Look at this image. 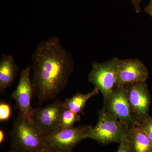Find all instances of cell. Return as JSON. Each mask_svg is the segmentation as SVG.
Wrapping results in <instances>:
<instances>
[{"instance_id": "ffe728a7", "label": "cell", "mask_w": 152, "mask_h": 152, "mask_svg": "<svg viewBox=\"0 0 152 152\" xmlns=\"http://www.w3.org/2000/svg\"><path fill=\"white\" fill-rule=\"evenodd\" d=\"M5 138V134L4 132L1 129H0V143L2 144Z\"/></svg>"}, {"instance_id": "7a4b0ae2", "label": "cell", "mask_w": 152, "mask_h": 152, "mask_svg": "<svg viewBox=\"0 0 152 152\" xmlns=\"http://www.w3.org/2000/svg\"><path fill=\"white\" fill-rule=\"evenodd\" d=\"M47 136L34 123L20 114L10 132L13 149L29 152H45Z\"/></svg>"}, {"instance_id": "30bf717a", "label": "cell", "mask_w": 152, "mask_h": 152, "mask_svg": "<svg viewBox=\"0 0 152 152\" xmlns=\"http://www.w3.org/2000/svg\"><path fill=\"white\" fill-rule=\"evenodd\" d=\"M125 87L133 115L139 125L149 117L151 98L146 83H137Z\"/></svg>"}, {"instance_id": "5b68a950", "label": "cell", "mask_w": 152, "mask_h": 152, "mask_svg": "<svg viewBox=\"0 0 152 152\" xmlns=\"http://www.w3.org/2000/svg\"><path fill=\"white\" fill-rule=\"evenodd\" d=\"M119 59L114 58L106 62L94 63L88 76V81L102 93L104 103L113 91L117 84V67Z\"/></svg>"}, {"instance_id": "ac0fdd59", "label": "cell", "mask_w": 152, "mask_h": 152, "mask_svg": "<svg viewBox=\"0 0 152 152\" xmlns=\"http://www.w3.org/2000/svg\"><path fill=\"white\" fill-rule=\"evenodd\" d=\"M133 6L135 9L137 13H140V3L141 2V0H131Z\"/></svg>"}, {"instance_id": "277c9868", "label": "cell", "mask_w": 152, "mask_h": 152, "mask_svg": "<svg viewBox=\"0 0 152 152\" xmlns=\"http://www.w3.org/2000/svg\"><path fill=\"white\" fill-rule=\"evenodd\" d=\"M92 128L91 126L86 125L72 127L61 129L47 135L45 152H72L77 144L86 139Z\"/></svg>"}, {"instance_id": "2e32d148", "label": "cell", "mask_w": 152, "mask_h": 152, "mask_svg": "<svg viewBox=\"0 0 152 152\" xmlns=\"http://www.w3.org/2000/svg\"><path fill=\"white\" fill-rule=\"evenodd\" d=\"M12 110L8 104L1 102L0 104V121L1 122L7 121L11 116Z\"/></svg>"}, {"instance_id": "7c38bea8", "label": "cell", "mask_w": 152, "mask_h": 152, "mask_svg": "<svg viewBox=\"0 0 152 152\" xmlns=\"http://www.w3.org/2000/svg\"><path fill=\"white\" fill-rule=\"evenodd\" d=\"M132 152H152V141L138 126H133L126 131Z\"/></svg>"}, {"instance_id": "3957f363", "label": "cell", "mask_w": 152, "mask_h": 152, "mask_svg": "<svg viewBox=\"0 0 152 152\" xmlns=\"http://www.w3.org/2000/svg\"><path fill=\"white\" fill-rule=\"evenodd\" d=\"M126 130L116 117L104 107L99 113L97 123L86 139H92L103 144L120 142Z\"/></svg>"}, {"instance_id": "9c48e42d", "label": "cell", "mask_w": 152, "mask_h": 152, "mask_svg": "<svg viewBox=\"0 0 152 152\" xmlns=\"http://www.w3.org/2000/svg\"><path fill=\"white\" fill-rule=\"evenodd\" d=\"M148 71L143 63L138 59L119 60L117 72L116 86H126L145 82Z\"/></svg>"}, {"instance_id": "8992f818", "label": "cell", "mask_w": 152, "mask_h": 152, "mask_svg": "<svg viewBox=\"0 0 152 152\" xmlns=\"http://www.w3.org/2000/svg\"><path fill=\"white\" fill-rule=\"evenodd\" d=\"M104 107L116 117L126 129L138 125L131 110L126 87H116Z\"/></svg>"}, {"instance_id": "4fadbf2b", "label": "cell", "mask_w": 152, "mask_h": 152, "mask_svg": "<svg viewBox=\"0 0 152 152\" xmlns=\"http://www.w3.org/2000/svg\"><path fill=\"white\" fill-rule=\"evenodd\" d=\"M99 89L95 88L92 91L86 94L77 93L72 97L66 99L63 102L64 108L68 109L76 114H83L87 101L99 93Z\"/></svg>"}, {"instance_id": "d6986e66", "label": "cell", "mask_w": 152, "mask_h": 152, "mask_svg": "<svg viewBox=\"0 0 152 152\" xmlns=\"http://www.w3.org/2000/svg\"><path fill=\"white\" fill-rule=\"evenodd\" d=\"M145 12L152 17V0H150L149 4L144 9Z\"/></svg>"}, {"instance_id": "9a60e30c", "label": "cell", "mask_w": 152, "mask_h": 152, "mask_svg": "<svg viewBox=\"0 0 152 152\" xmlns=\"http://www.w3.org/2000/svg\"><path fill=\"white\" fill-rule=\"evenodd\" d=\"M138 126L152 141V117L147 118Z\"/></svg>"}, {"instance_id": "ba28073f", "label": "cell", "mask_w": 152, "mask_h": 152, "mask_svg": "<svg viewBox=\"0 0 152 152\" xmlns=\"http://www.w3.org/2000/svg\"><path fill=\"white\" fill-rule=\"evenodd\" d=\"M64 107L62 101L58 100L42 108L34 109L33 122L47 135L61 129V115Z\"/></svg>"}, {"instance_id": "6da1fadb", "label": "cell", "mask_w": 152, "mask_h": 152, "mask_svg": "<svg viewBox=\"0 0 152 152\" xmlns=\"http://www.w3.org/2000/svg\"><path fill=\"white\" fill-rule=\"evenodd\" d=\"M31 59L34 94L41 103L53 99L65 88L73 72L72 55L53 36L38 44Z\"/></svg>"}, {"instance_id": "52a82bcc", "label": "cell", "mask_w": 152, "mask_h": 152, "mask_svg": "<svg viewBox=\"0 0 152 152\" xmlns=\"http://www.w3.org/2000/svg\"><path fill=\"white\" fill-rule=\"evenodd\" d=\"M31 73V69L30 66L22 71L18 83L12 93V97L15 101L19 114L33 121L32 117L34 109L31 107V101L34 90Z\"/></svg>"}, {"instance_id": "44dd1931", "label": "cell", "mask_w": 152, "mask_h": 152, "mask_svg": "<svg viewBox=\"0 0 152 152\" xmlns=\"http://www.w3.org/2000/svg\"><path fill=\"white\" fill-rule=\"evenodd\" d=\"M9 152H29L24 151H20V150L13 149L12 151H10Z\"/></svg>"}, {"instance_id": "7402d4cb", "label": "cell", "mask_w": 152, "mask_h": 152, "mask_svg": "<svg viewBox=\"0 0 152 152\" xmlns=\"http://www.w3.org/2000/svg\"></svg>"}, {"instance_id": "e0dca14e", "label": "cell", "mask_w": 152, "mask_h": 152, "mask_svg": "<svg viewBox=\"0 0 152 152\" xmlns=\"http://www.w3.org/2000/svg\"><path fill=\"white\" fill-rule=\"evenodd\" d=\"M120 145L117 152H132L126 134L120 142Z\"/></svg>"}, {"instance_id": "5bb4252c", "label": "cell", "mask_w": 152, "mask_h": 152, "mask_svg": "<svg viewBox=\"0 0 152 152\" xmlns=\"http://www.w3.org/2000/svg\"><path fill=\"white\" fill-rule=\"evenodd\" d=\"M80 120V115L75 113L64 108L61 118V129L72 127L74 125Z\"/></svg>"}, {"instance_id": "8fae6325", "label": "cell", "mask_w": 152, "mask_h": 152, "mask_svg": "<svg viewBox=\"0 0 152 152\" xmlns=\"http://www.w3.org/2000/svg\"><path fill=\"white\" fill-rule=\"evenodd\" d=\"M19 72L13 57L2 55L0 60V91L3 92L12 85Z\"/></svg>"}]
</instances>
